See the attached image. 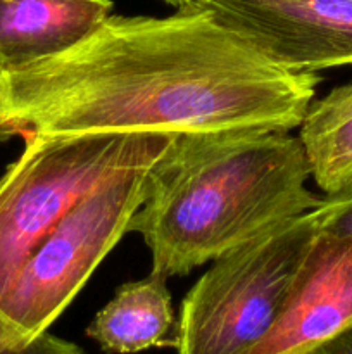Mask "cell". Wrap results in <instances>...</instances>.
<instances>
[{
    "label": "cell",
    "mask_w": 352,
    "mask_h": 354,
    "mask_svg": "<svg viewBox=\"0 0 352 354\" xmlns=\"http://www.w3.org/2000/svg\"><path fill=\"white\" fill-rule=\"evenodd\" d=\"M320 230L311 209L214 259L182 303L178 354H251L278 320Z\"/></svg>",
    "instance_id": "4"
},
{
    "label": "cell",
    "mask_w": 352,
    "mask_h": 354,
    "mask_svg": "<svg viewBox=\"0 0 352 354\" xmlns=\"http://www.w3.org/2000/svg\"><path fill=\"white\" fill-rule=\"evenodd\" d=\"M166 3H169V6H175V7H179L183 3V0H164Z\"/></svg>",
    "instance_id": "14"
},
{
    "label": "cell",
    "mask_w": 352,
    "mask_h": 354,
    "mask_svg": "<svg viewBox=\"0 0 352 354\" xmlns=\"http://www.w3.org/2000/svg\"><path fill=\"white\" fill-rule=\"evenodd\" d=\"M302 142L289 131L178 135L148 176L128 225L152 272L183 277L289 218L320 206Z\"/></svg>",
    "instance_id": "2"
},
{
    "label": "cell",
    "mask_w": 352,
    "mask_h": 354,
    "mask_svg": "<svg viewBox=\"0 0 352 354\" xmlns=\"http://www.w3.org/2000/svg\"><path fill=\"white\" fill-rule=\"evenodd\" d=\"M316 211L320 228L330 234L352 237V185L331 196L321 197Z\"/></svg>",
    "instance_id": "11"
},
{
    "label": "cell",
    "mask_w": 352,
    "mask_h": 354,
    "mask_svg": "<svg viewBox=\"0 0 352 354\" xmlns=\"http://www.w3.org/2000/svg\"><path fill=\"white\" fill-rule=\"evenodd\" d=\"M162 156L100 183L45 235L0 304V344L28 346L61 317L100 261L128 234L131 218L147 196L150 171Z\"/></svg>",
    "instance_id": "5"
},
{
    "label": "cell",
    "mask_w": 352,
    "mask_h": 354,
    "mask_svg": "<svg viewBox=\"0 0 352 354\" xmlns=\"http://www.w3.org/2000/svg\"><path fill=\"white\" fill-rule=\"evenodd\" d=\"M24 140V151L0 176V304L35 248L78 201L106 180L162 156L175 137L81 133Z\"/></svg>",
    "instance_id": "3"
},
{
    "label": "cell",
    "mask_w": 352,
    "mask_h": 354,
    "mask_svg": "<svg viewBox=\"0 0 352 354\" xmlns=\"http://www.w3.org/2000/svg\"><path fill=\"white\" fill-rule=\"evenodd\" d=\"M306 354H352V324Z\"/></svg>",
    "instance_id": "13"
},
{
    "label": "cell",
    "mask_w": 352,
    "mask_h": 354,
    "mask_svg": "<svg viewBox=\"0 0 352 354\" xmlns=\"http://www.w3.org/2000/svg\"><path fill=\"white\" fill-rule=\"evenodd\" d=\"M0 354H85V351L75 342L45 332L23 348H7L0 344Z\"/></svg>",
    "instance_id": "12"
},
{
    "label": "cell",
    "mask_w": 352,
    "mask_h": 354,
    "mask_svg": "<svg viewBox=\"0 0 352 354\" xmlns=\"http://www.w3.org/2000/svg\"><path fill=\"white\" fill-rule=\"evenodd\" d=\"M186 2H188V0H183V3H182V6H185V3H186ZM182 6H179V7H182Z\"/></svg>",
    "instance_id": "15"
},
{
    "label": "cell",
    "mask_w": 352,
    "mask_h": 354,
    "mask_svg": "<svg viewBox=\"0 0 352 354\" xmlns=\"http://www.w3.org/2000/svg\"><path fill=\"white\" fill-rule=\"evenodd\" d=\"M166 282L150 273L144 280L121 286L86 327V337L109 354L176 348L178 324Z\"/></svg>",
    "instance_id": "9"
},
{
    "label": "cell",
    "mask_w": 352,
    "mask_h": 354,
    "mask_svg": "<svg viewBox=\"0 0 352 354\" xmlns=\"http://www.w3.org/2000/svg\"><path fill=\"white\" fill-rule=\"evenodd\" d=\"M110 12V0H0V68L59 54Z\"/></svg>",
    "instance_id": "8"
},
{
    "label": "cell",
    "mask_w": 352,
    "mask_h": 354,
    "mask_svg": "<svg viewBox=\"0 0 352 354\" xmlns=\"http://www.w3.org/2000/svg\"><path fill=\"white\" fill-rule=\"evenodd\" d=\"M352 324V237L320 230L269 334L251 354H306Z\"/></svg>",
    "instance_id": "7"
},
{
    "label": "cell",
    "mask_w": 352,
    "mask_h": 354,
    "mask_svg": "<svg viewBox=\"0 0 352 354\" xmlns=\"http://www.w3.org/2000/svg\"><path fill=\"white\" fill-rule=\"evenodd\" d=\"M320 82L280 66L206 7L110 14L59 54L0 68V135L290 131Z\"/></svg>",
    "instance_id": "1"
},
{
    "label": "cell",
    "mask_w": 352,
    "mask_h": 354,
    "mask_svg": "<svg viewBox=\"0 0 352 354\" xmlns=\"http://www.w3.org/2000/svg\"><path fill=\"white\" fill-rule=\"evenodd\" d=\"M240 31L285 69L352 64V0H188Z\"/></svg>",
    "instance_id": "6"
},
{
    "label": "cell",
    "mask_w": 352,
    "mask_h": 354,
    "mask_svg": "<svg viewBox=\"0 0 352 354\" xmlns=\"http://www.w3.org/2000/svg\"><path fill=\"white\" fill-rule=\"evenodd\" d=\"M299 138L311 176L326 196L352 185V83L309 104Z\"/></svg>",
    "instance_id": "10"
}]
</instances>
